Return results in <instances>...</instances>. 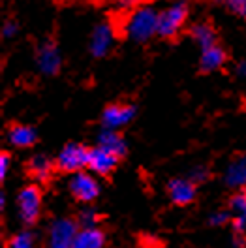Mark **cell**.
Masks as SVG:
<instances>
[{
	"instance_id": "cell-29",
	"label": "cell",
	"mask_w": 246,
	"mask_h": 248,
	"mask_svg": "<svg viewBox=\"0 0 246 248\" xmlns=\"http://www.w3.org/2000/svg\"><path fill=\"white\" fill-rule=\"evenodd\" d=\"M218 4H222V6H226V8H231L233 4H239V2H243V0H215Z\"/></svg>"
},
{
	"instance_id": "cell-18",
	"label": "cell",
	"mask_w": 246,
	"mask_h": 248,
	"mask_svg": "<svg viewBox=\"0 0 246 248\" xmlns=\"http://www.w3.org/2000/svg\"><path fill=\"white\" fill-rule=\"evenodd\" d=\"M104 243H106V237L98 228H81L77 232L74 248H102Z\"/></svg>"
},
{
	"instance_id": "cell-9",
	"label": "cell",
	"mask_w": 246,
	"mask_h": 248,
	"mask_svg": "<svg viewBox=\"0 0 246 248\" xmlns=\"http://www.w3.org/2000/svg\"><path fill=\"white\" fill-rule=\"evenodd\" d=\"M115 40V27L109 21H102L92 29L91 34V55L96 59H102L109 53Z\"/></svg>"
},
{
	"instance_id": "cell-7",
	"label": "cell",
	"mask_w": 246,
	"mask_h": 248,
	"mask_svg": "<svg viewBox=\"0 0 246 248\" xmlns=\"http://www.w3.org/2000/svg\"><path fill=\"white\" fill-rule=\"evenodd\" d=\"M36 64H38V70L46 76H55L59 74L61 70V53H59V47L53 40H44L38 51H36Z\"/></svg>"
},
{
	"instance_id": "cell-31",
	"label": "cell",
	"mask_w": 246,
	"mask_h": 248,
	"mask_svg": "<svg viewBox=\"0 0 246 248\" xmlns=\"http://www.w3.org/2000/svg\"><path fill=\"white\" fill-rule=\"evenodd\" d=\"M241 194L245 196V200H246V186H243V188H241Z\"/></svg>"
},
{
	"instance_id": "cell-6",
	"label": "cell",
	"mask_w": 246,
	"mask_h": 248,
	"mask_svg": "<svg viewBox=\"0 0 246 248\" xmlns=\"http://www.w3.org/2000/svg\"><path fill=\"white\" fill-rule=\"evenodd\" d=\"M70 192L81 203H92L100 194V185L91 173L77 171L70 179Z\"/></svg>"
},
{
	"instance_id": "cell-19",
	"label": "cell",
	"mask_w": 246,
	"mask_h": 248,
	"mask_svg": "<svg viewBox=\"0 0 246 248\" xmlns=\"http://www.w3.org/2000/svg\"><path fill=\"white\" fill-rule=\"evenodd\" d=\"M6 248H36V239L31 232H21L8 241Z\"/></svg>"
},
{
	"instance_id": "cell-3",
	"label": "cell",
	"mask_w": 246,
	"mask_h": 248,
	"mask_svg": "<svg viewBox=\"0 0 246 248\" xmlns=\"http://www.w3.org/2000/svg\"><path fill=\"white\" fill-rule=\"evenodd\" d=\"M17 207H19V217L25 226H34L40 218L42 209V192L36 185L25 186L19 196H17Z\"/></svg>"
},
{
	"instance_id": "cell-14",
	"label": "cell",
	"mask_w": 246,
	"mask_h": 248,
	"mask_svg": "<svg viewBox=\"0 0 246 248\" xmlns=\"http://www.w3.org/2000/svg\"><path fill=\"white\" fill-rule=\"evenodd\" d=\"M226 59H228L226 51L218 46V44L213 47H207V49H201V59H200L201 72L211 74V72L220 70L226 64Z\"/></svg>"
},
{
	"instance_id": "cell-13",
	"label": "cell",
	"mask_w": 246,
	"mask_h": 248,
	"mask_svg": "<svg viewBox=\"0 0 246 248\" xmlns=\"http://www.w3.org/2000/svg\"><path fill=\"white\" fill-rule=\"evenodd\" d=\"M190 38L201 47V49H207V47H213L218 44V34H216L215 25L211 21H198L190 27Z\"/></svg>"
},
{
	"instance_id": "cell-20",
	"label": "cell",
	"mask_w": 246,
	"mask_h": 248,
	"mask_svg": "<svg viewBox=\"0 0 246 248\" xmlns=\"http://www.w3.org/2000/svg\"><path fill=\"white\" fill-rule=\"evenodd\" d=\"M98 222V215L92 209H83L79 213V228H96Z\"/></svg>"
},
{
	"instance_id": "cell-5",
	"label": "cell",
	"mask_w": 246,
	"mask_h": 248,
	"mask_svg": "<svg viewBox=\"0 0 246 248\" xmlns=\"http://www.w3.org/2000/svg\"><path fill=\"white\" fill-rule=\"evenodd\" d=\"M77 232L79 226L74 220L70 218L55 220L49 230V248H74Z\"/></svg>"
},
{
	"instance_id": "cell-11",
	"label": "cell",
	"mask_w": 246,
	"mask_h": 248,
	"mask_svg": "<svg viewBox=\"0 0 246 248\" xmlns=\"http://www.w3.org/2000/svg\"><path fill=\"white\" fill-rule=\"evenodd\" d=\"M171 202L179 207H184L196 200V183H192L188 177L186 179H171L168 183Z\"/></svg>"
},
{
	"instance_id": "cell-12",
	"label": "cell",
	"mask_w": 246,
	"mask_h": 248,
	"mask_svg": "<svg viewBox=\"0 0 246 248\" xmlns=\"http://www.w3.org/2000/svg\"><path fill=\"white\" fill-rule=\"evenodd\" d=\"M55 170H57V164H53V160H49L44 155L32 156L31 160L27 162V173L36 183H47Z\"/></svg>"
},
{
	"instance_id": "cell-25",
	"label": "cell",
	"mask_w": 246,
	"mask_h": 248,
	"mask_svg": "<svg viewBox=\"0 0 246 248\" xmlns=\"http://www.w3.org/2000/svg\"><path fill=\"white\" fill-rule=\"evenodd\" d=\"M113 4L121 10H134L139 4H145V0H113Z\"/></svg>"
},
{
	"instance_id": "cell-28",
	"label": "cell",
	"mask_w": 246,
	"mask_h": 248,
	"mask_svg": "<svg viewBox=\"0 0 246 248\" xmlns=\"http://www.w3.org/2000/svg\"><path fill=\"white\" fill-rule=\"evenodd\" d=\"M235 72H237V76H241V78H246V61H241L237 64V68H235Z\"/></svg>"
},
{
	"instance_id": "cell-23",
	"label": "cell",
	"mask_w": 246,
	"mask_h": 248,
	"mask_svg": "<svg viewBox=\"0 0 246 248\" xmlns=\"http://www.w3.org/2000/svg\"><path fill=\"white\" fill-rule=\"evenodd\" d=\"M17 32H19V25H17V21L14 19H6L4 21V25H2V36L6 38V40H10V38H14Z\"/></svg>"
},
{
	"instance_id": "cell-27",
	"label": "cell",
	"mask_w": 246,
	"mask_h": 248,
	"mask_svg": "<svg viewBox=\"0 0 246 248\" xmlns=\"http://www.w3.org/2000/svg\"><path fill=\"white\" fill-rule=\"evenodd\" d=\"M235 245L237 248H246V239L243 233H235Z\"/></svg>"
},
{
	"instance_id": "cell-15",
	"label": "cell",
	"mask_w": 246,
	"mask_h": 248,
	"mask_svg": "<svg viewBox=\"0 0 246 248\" xmlns=\"http://www.w3.org/2000/svg\"><path fill=\"white\" fill-rule=\"evenodd\" d=\"M8 141L17 149H27V147H32L38 141V134H36V130L32 126L14 124L8 130Z\"/></svg>"
},
{
	"instance_id": "cell-1",
	"label": "cell",
	"mask_w": 246,
	"mask_h": 248,
	"mask_svg": "<svg viewBox=\"0 0 246 248\" xmlns=\"http://www.w3.org/2000/svg\"><path fill=\"white\" fill-rule=\"evenodd\" d=\"M158 16L160 10L153 4H139L138 8L130 10V14L124 19V36L132 42H149L151 38L158 36Z\"/></svg>"
},
{
	"instance_id": "cell-16",
	"label": "cell",
	"mask_w": 246,
	"mask_h": 248,
	"mask_svg": "<svg viewBox=\"0 0 246 248\" xmlns=\"http://www.w3.org/2000/svg\"><path fill=\"white\" fill-rule=\"evenodd\" d=\"M98 145L104 147V149H108L109 153H113V155L119 156V158H123L126 155V151H128V145H126V140H124L123 136L117 130H108V128H104L100 132Z\"/></svg>"
},
{
	"instance_id": "cell-22",
	"label": "cell",
	"mask_w": 246,
	"mask_h": 248,
	"mask_svg": "<svg viewBox=\"0 0 246 248\" xmlns=\"http://www.w3.org/2000/svg\"><path fill=\"white\" fill-rule=\"evenodd\" d=\"M231 211H218V213H213L211 218H209V222L213 224V226H224V224H228L231 220Z\"/></svg>"
},
{
	"instance_id": "cell-8",
	"label": "cell",
	"mask_w": 246,
	"mask_h": 248,
	"mask_svg": "<svg viewBox=\"0 0 246 248\" xmlns=\"http://www.w3.org/2000/svg\"><path fill=\"white\" fill-rule=\"evenodd\" d=\"M136 117L134 104H109L102 113V124L108 130H119L130 123Z\"/></svg>"
},
{
	"instance_id": "cell-2",
	"label": "cell",
	"mask_w": 246,
	"mask_h": 248,
	"mask_svg": "<svg viewBox=\"0 0 246 248\" xmlns=\"http://www.w3.org/2000/svg\"><path fill=\"white\" fill-rule=\"evenodd\" d=\"M190 17L188 0H169L168 6L160 10L158 16V36L164 40H173L179 36Z\"/></svg>"
},
{
	"instance_id": "cell-26",
	"label": "cell",
	"mask_w": 246,
	"mask_h": 248,
	"mask_svg": "<svg viewBox=\"0 0 246 248\" xmlns=\"http://www.w3.org/2000/svg\"><path fill=\"white\" fill-rule=\"evenodd\" d=\"M231 14H235V16H239L241 19H245L246 21V0L243 2H239V4H233L231 8H228Z\"/></svg>"
},
{
	"instance_id": "cell-24",
	"label": "cell",
	"mask_w": 246,
	"mask_h": 248,
	"mask_svg": "<svg viewBox=\"0 0 246 248\" xmlns=\"http://www.w3.org/2000/svg\"><path fill=\"white\" fill-rule=\"evenodd\" d=\"M10 164H12V156L10 153H2L0 155V177L2 179H6V175H8V171H10Z\"/></svg>"
},
{
	"instance_id": "cell-4",
	"label": "cell",
	"mask_w": 246,
	"mask_h": 248,
	"mask_svg": "<svg viewBox=\"0 0 246 248\" xmlns=\"http://www.w3.org/2000/svg\"><path fill=\"white\" fill-rule=\"evenodd\" d=\"M89 151L87 147L79 145V143H68L66 147H62V151L57 156V170L64 173H77L83 168H87L89 164Z\"/></svg>"
},
{
	"instance_id": "cell-10",
	"label": "cell",
	"mask_w": 246,
	"mask_h": 248,
	"mask_svg": "<svg viewBox=\"0 0 246 248\" xmlns=\"http://www.w3.org/2000/svg\"><path fill=\"white\" fill-rule=\"evenodd\" d=\"M119 156H115L113 153H109L108 149L96 145L89 151V164H87V170H91L94 175H100V177H108L111 171L117 168L119 164Z\"/></svg>"
},
{
	"instance_id": "cell-21",
	"label": "cell",
	"mask_w": 246,
	"mask_h": 248,
	"mask_svg": "<svg viewBox=\"0 0 246 248\" xmlns=\"http://www.w3.org/2000/svg\"><path fill=\"white\" fill-rule=\"evenodd\" d=\"M188 179L192 183H196V185H201V183H205L209 179V170L205 166H198V168H194V170L188 173Z\"/></svg>"
},
{
	"instance_id": "cell-17",
	"label": "cell",
	"mask_w": 246,
	"mask_h": 248,
	"mask_svg": "<svg viewBox=\"0 0 246 248\" xmlns=\"http://www.w3.org/2000/svg\"><path fill=\"white\" fill-rule=\"evenodd\" d=\"M224 181L231 188H243L246 186V156L233 158L224 173Z\"/></svg>"
},
{
	"instance_id": "cell-30",
	"label": "cell",
	"mask_w": 246,
	"mask_h": 248,
	"mask_svg": "<svg viewBox=\"0 0 246 248\" xmlns=\"http://www.w3.org/2000/svg\"><path fill=\"white\" fill-rule=\"evenodd\" d=\"M66 2H76V4H94V2H100V0H66Z\"/></svg>"
}]
</instances>
